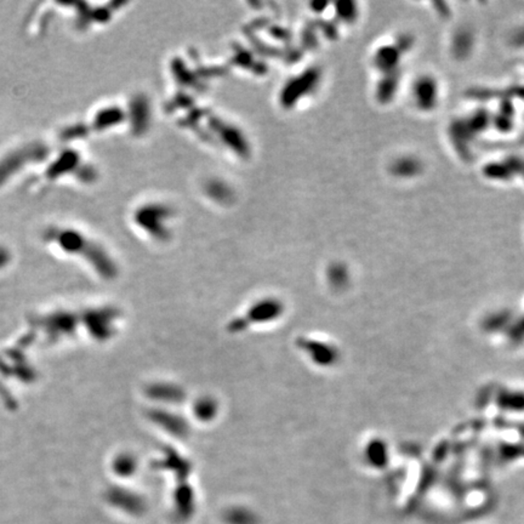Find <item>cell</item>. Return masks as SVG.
Returning <instances> with one entry per match:
<instances>
[{
    "label": "cell",
    "instance_id": "obj_1",
    "mask_svg": "<svg viewBox=\"0 0 524 524\" xmlns=\"http://www.w3.org/2000/svg\"><path fill=\"white\" fill-rule=\"evenodd\" d=\"M47 147L34 145V146L23 148L21 151H17L16 153L5 158L0 163V182L6 180L10 177V174L21 168L22 164H25L26 162L43 160L47 155Z\"/></svg>",
    "mask_w": 524,
    "mask_h": 524
}]
</instances>
